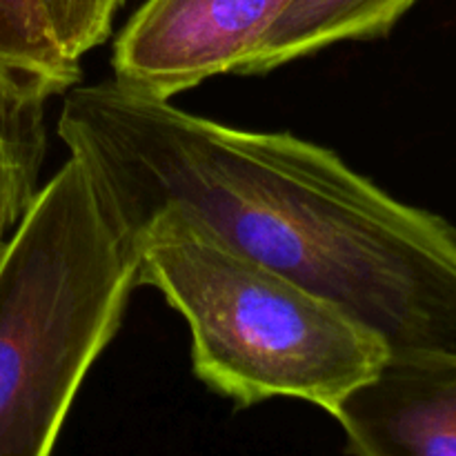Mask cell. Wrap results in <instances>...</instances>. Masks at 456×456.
Instances as JSON below:
<instances>
[{
  "instance_id": "4",
  "label": "cell",
  "mask_w": 456,
  "mask_h": 456,
  "mask_svg": "<svg viewBox=\"0 0 456 456\" xmlns=\"http://www.w3.org/2000/svg\"><path fill=\"white\" fill-rule=\"evenodd\" d=\"M292 0H145L114 43V80L159 101L240 67Z\"/></svg>"
},
{
  "instance_id": "1",
  "label": "cell",
  "mask_w": 456,
  "mask_h": 456,
  "mask_svg": "<svg viewBox=\"0 0 456 456\" xmlns=\"http://www.w3.org/2000/svg\"><path fill=\"white\" fill-rule=\"evenodd\" d=\"M58 136L123 236L181 212L337 303L390 354L456 352V227L332 150L230 127L114 78L67 92Z\"/></svg>"
},
{
  "instance_id": "5",
  "label": "cell",
  "mask_w": 456,
  "mask_h": 456,
  "mask_svg": "<svg viewBox=\"0 0 456 456\" xmlns=\"http://www.w3.org/2000/svg\"><path fill=\"white\" fill-rule=\"evenodd\" d=\"M332 417L352 456H456V352L390 354Z\"/></svg>"
},
{
  "instance_id": "10",
  "label": "cell",
  "mask_w": 456,
  "mask_h": 456,
  "mask_svg": "<svg viewBox=\"0 0 456 456\" xmlns=\"http://www.w3.org/2000/svg\"><path fill=\"white\" fill-rule=\"evenodd\" d=\"M4 243H7V236H3V234H0V254H3V249H4Z\"/></svg>"
},
{
  "instance_id": "2",
  "label": "cell",
  "mask_w": 456,
  "mask_h": 456,
  "mask_svg": "<svg viewBox=\"0 0 456 456\" xmlns=\"http://www.w3.org/2000/svg\"><path fill=\"white\" fill-rule=\"evenodd\" d=\"M125 239L138 285L185 319L200 381L239 408L301 399L332 414L390 356L379 334L330 298L254 261L181 212Z\"/></svg>"
},
{
  "instance_id": "3",
  "label": "cell",
  "mask_w": 456,
  "mask_h": 456,
  "mask_svg": "<svg viewBox=\"0 0 456 456\" xmlns=\"http://www.w3.org/2000/svg\"><path fill=\"white\" fill-rule=\"evenodd\" d=\"M136 288L132 243L69 156L0 254V456H52Z\"/></svg>"
},
{
  "instance_id": "7",
  "label": "cell",
  "mask_w": 456,
  "mask_h": 456,
  "mask_svg": "<svg viewBox=\"0 0 456 456\" xmlns=\"http://www.w3.org/2000/svg\"><path fill=\"white\" fill-rule=\"evenodd\" d=\"M78 80L80 62L56 40L43 0H0V87L45 105Z\"/></svg>"
},
{
  "instance_id": "8",
  "label": "cell",
  "mask_w": 456,
  "mask_h": 456,
  "mask_svg": "<svg viewBox=\"0 0 456 456\" xmlns=\"http://www.w3.org/2000/svg\"><path fill=\"white\" fill-rule=\"evenodd\" d=\"M45 105L0 87V234L9 236L38 196Z\"/></svg>"
},
{
  "instance_id": "9",
  "label": "cell",
  "mask_w": 456,
  "mask_h": 456,
  "mask_svg": "<svg viewBox=\"0 0 456 456\" xmlns=\"http://www.w3.org/2000/svg\"><path fill=\"white\" fill-rule=\"evenodd\" d=\"M125 0H43L53 36L67 56L80 62L110 36L116 12Z\"/></svg>"
},
{
  "instance_id": "6",
  "label": "cell",
  "mask_w": 456,
  "mask_h": 456,
  "mask_svg": "<svg viewBox=\"0 0 456 456\" xmlns=\"http://www.w3.org/2000/svg\"><path fill=\"white\" fill-rule=\"evenodd\" d=\"M417 0H292L236 74H265L343 40L390 34Z\"/></svg>"
}]
</instances>
